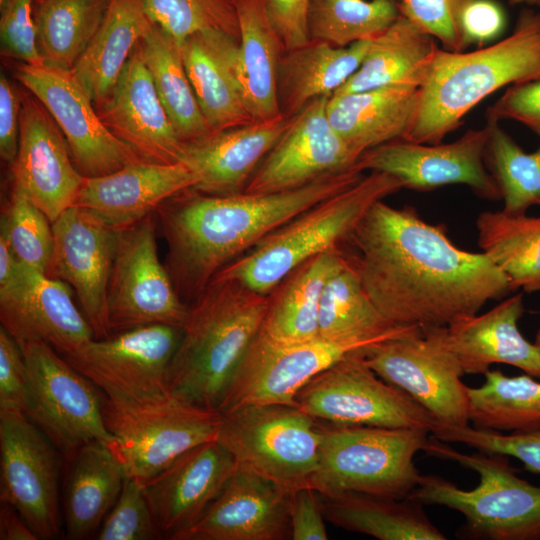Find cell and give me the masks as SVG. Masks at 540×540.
Wrapping results in <instances>:
<instances>
[{
	"label": "cell",
	"mask_w": 540,
	"mask_h": 540,
	"mask_svg": "<svg viewBox=\"0 0 540 540\" xmlns=\"http://www.w3.org/2000/svg\"><path fill=\"white\" fill-rule=\"evenodd\" d=\"M446 230L412 206L380 200L344 244L366 294L391 323L421 331L446 327L513 291L485 253L460 249Z\"/></svg>",
	"instance_id": "6da1fadb"
},
{
	"label": "cell",
	"mask_w": 540,
	"mask_h": 540,
	"mask_svg": "<svg viewBox=\"0 0 540 540\" xmlns=\"http://www.w3.org/2000/svg\"><path fill=\"white\" fill-rule=\"evenodd\" d=\"M364 176L355 166L296 189L268 194H207L193 188L161 204L166 268L181 297L193 301L225 266L299 214Z\"/></svg>",
	"instance_id": "7a4b0ae2"
},
{
	"label": "cell",
	"mask_w": 540,
	"mask_h": 540,
	"mask_svg": "<svg viewBox=\"0 0 540 540\" xmlns=\"http://www.w3.org/2000/svg\"><path fill=\"white\" fill-rule=\"evenodd\" d=\"M269 295L215 276L189 305L168 370L169 393L216 410L248 347L260 332Z\"/></svg>",
	"instance_id": "3957f363"
},
{
	"label": "cell",
	"mask_w": 540,
	"mask_h": 540,
	"mask_svg": "<svg viewBox=\"0 0 540 540\" xmlns=\"http://www.w3.org/2000/svg\"><path fill=\"white\" fill-rule=\"evenodd\" d=\"M540 78V12L524 9L513 32L471 52L438 49L419 87L402 140L437 144L466 114L506 85Z\"/></svg>",
	"instance_id": "277c9868"
},
{
	"label": "cell",
	"mask_w": 540,
	"mask_h": 540,
	"mask_svg": "<svg viewBox=\"0 0 540 540\" xmlns=\"http://www.w3.org/2000/svg\"><path fill=\"white\" fill-rule=\"evenodd\" d=\"M403 188L395 176L372 171L351 187L321 201L270 233L215 276L269 295L290 272L308 259L342 247L376 202Z\"/></svg>",
	"instance_id": "5b68a950"
},
{
	"label": "cell",
	"mask_w": 540,
	"mask_h": 540,
	"mask_svg": "<svg viewBox=\"0 0 540 540\" xmlns=\"http://www.w3.org/2000/svg\"><path fill=\"white\" fill-rule=\"evenodd\" d=\"M423 451L476 472L479 484L465 490L441 476L422 475L406 499L461 513L462 535L472 539L540 540V487L518 477L508 456L462 453L433 436Z\"/></svg>",
	"instance_id": "8992f818"
},
{
	"label": "cell",
	"mask_w": 540,
	"mask_h": 540,
	"mask_svg": "<svg viewBox=\"0 0 540 540\" xmlns=\"http://www.w3.org/2000/svg\"><path fill=\"white\" fill-rule=\"evenodd\" d=\"M317 423L319 454L310 487L320 495L354 492L405 499L419 484L422 474L414 458L424 450L429 432Z\"/></svg>",
	"instance_id": "52a82bcc"
},
{
	"label": "cell",
	"mask_w": 540,
	"mask_h": 540,
	"mask_svg": "<svg viewBox=\"0 0 540 540\" xmlns=\"http://www.w3.org/2000/svg\"><path fill=\"white\" fill-rule=\"evenodd\" d=\"M219 413L216 440L238 464L290 492L310 486L320 441L315 418L289 404H245Z\"/></svg>",
	"instance_id": "ba28073f"
},
{
	"label": "cell",
	"mask_w": 540,
	"mask_h": 540,
	"mask_svg": "<svg viewBox=\"0 0 540 540\" xmlns=\"http://www.w3.org/2000/svg\"><path fill=\"white\" fill-rule=\"evenodd\" d=\"M103 416L112 435L108 444L126 477L149 480L185 451L216 440L221 416L171 394L142 403H116L103 397Z\"/></svg>",
	"instance_id": "9c48e42d"
},
{
	"label": "cell",
	"mask_w": 540,
	"mask_h": 540,
	"mask_svg": "<svg viewBox=\"0 0 540 540\" xmlns=\"http://www.w3.org/2000/svg\"><path fill=\"white\" fill-rule=\"evenodd\" d=\"M295 405L313 418L337 424L419 429L429 433L434 417L408 394L379 377L364 349L334 363L303 386Z\"/></svg>",
	"instance_id": "30bf717a"
},
{
	"label": "cell",
	"mask_w": 540,
	"mask_h": 540,
	"mask_svg": "<svg viewBox=\"0 0 540 540\" xmlns=\"http://www.w3.org/2000/svg\"><path fill=\"white\" fill-rule=\"evenodd\" d=\"M28 373L26 415L69 459L85 444H109L112 435L103 416V397L83 374L42 341L20 347Z\"/></svg>",
	"instance_id": "8fae6325"
},
{
	"label": "cell",
	"mask_w": 540,
	"mask_h": 540,
	"mask_svg": "<svg viewBox=\"0 0 540 540\" xmlns=\"http://www.w3.org/2000/svg\"><path fill=\"white\" fill-rule=\"evenodd\" d=\"M182 329L149 324L91 339L62 356L112 402L132 404L170 395L168 370Z\"/></svg>",
	"instance_id": "7c38bea8"
},
{
	"label": "cell",
	"mask_w": 540,
	"mask_h": 540,
	"mask_svg": "<svg viewBox=\"0 0 540 540\" xmlns=\"http://www.w3.org/2000/svg\"><path fill=\"white\" fill-rule=\"evenodd\" d=\"M156 212L119 230L108 294L111 333L149 324L182 329L189 305L178 295L156 241Z\"/></svg>",
	"instance_id": "4fadbf2b"
},
{
	"label": "cell",
	"mask_w": 540,
	"mask_h": 540,
	"mask_svg": "<svg viewBox=\"0 0 540 540\" xmlns=\"http://www.w3.org/2000/svg\"><path fill=\"white\" fill-rule=\"evenodd\" d=\"M370 368L448 426L469 425L467 386L459 364L434 328L364 349Z\"/></svg>",
	"instance_id": "5bb4252c"
},
{
	"label": "cell",
	"mask_w": 540,
	"mask_h": 540,
	"mask_svg": "<svg viewBox=\"0 0 540 540\" xmlns=\"http://www.w3.org/2000/svg\"><path fill=\"white\" fill-rule=\"evenodd\" d=\"M373 344L376 343L334 342L319 337L281 342L260 330L239 363L218 412L245 404L295 405L297 393L313 377Z\"/></svg>",
	"instance_id": "9a60e30c"
},
{
	"label": "cell",
	"mask_w": 540,
	"mask_h": 540,
	"mask_svg": "<svg viewBox=\"0 0 540 540\" xmlns=\"http://www.w3.org/2000/svg\"><path fill=\"white\" fill-rule=\"evenodd\" d=\"M17 78L48 110L84 177L108 175L143 160L104 125L71 71L22 63Z\"/></svg>",
	"instance_id": "2e32d148"
},
{
	"label": "cell",
	"mask_w": 540,
	"mask_h": 540,
	"mask_svg": "<svg viewBox=\"0 0 540 540\" xmlns=\"http://www.w3.org/2000/svg\"><path fill=\"white\" fill-rule=\"evenodd\" d=\"M59 462L25 412L0 410V500L15 508L39 539L59 534Z\"/></svg>",
	"instance_id": "e0dca14e"
},
{
	"label": "cell",
	"mask_w": 540,
	"mask_h": 540,
	"mask_svg": "<svg viewBox=\"0 0 540 540\" xmlns=\"http://www.w3.org/2000/svg\"><path fill=\"white\" fill-rule=\"evenodd\" d=\"M489 127L470 129L451 143L423 144L394 140L364 152L355 164L361 171L384 172L404 188L429 191L461 184L479 198L501 200L499 188L485 164Z\"/></svg>",
	"instance_id": "ac0fdd59"
},
{
	"label": "cell",
	"mask_w": 540,
	"mask_h": 540,
	"mask_svg": "<svg viewBox=\"0 0 540 540\" xmlns=\"http://www.w3.org/2000/svg\"><path fill=\"white\" fill-rule=\"evenodd\" d=\"M331 96L310 101L297 114L254 171L243 192L268 194L296 189L324 175L353 168L358 158L333 129Z\"/></svg>",
	"instance_id": "d6986e66"
},
{
	"label": "cell",
	"mask_w": 540,
	"mask_h": 540,
	"mask_svg": "<svg viewBox=\"0 0 540 540\" xmlns=\"http://www.w3.org/2000/svg\"><path fill=\"white\" fill-rule=\"evenodd\" d=\"M52 231L46 274L72 288L95 339L109 336L107 294L119 230L72 206L52 222Z\"/></svg>",
	"instance_id": "ffe728a7"
},
{
	"label": "cell",
	"mask_w": 540,
	"mask_h": 540,
	"mask_svg": "<svg viewBox=\"0 0 540 540\" xmlns=\"http://www.w3.org/2000/svg\"><path fill=\"white\" fill-rule=\"evenodd\" d=\"M73 294L65 282L18 262L0 287L1 326L20 347L42 341L61 355L71 353L94 338Z\"/></svg>",
	"instance_id": "44dd1931"
},
{
	"label": "cell",
	"mask_w": 540,
	"mask_h": 540,
	"mask_svg": "<svg viewBox=\"0 0 540 540\" xmlns=\"http://www.w3.org/2000/svg\"><path fill=\"white\" fill-rule=\"evenodd\" d=\"M12 166L14 189L54 222L75 205L85 177L77 170L58 125L34 96L22 98L20 134Z\"/></svg>",
	"instance_id": "7402d4cb"
},
{
	"label": "cell",
	"mask_w": 540,
	"mask_h": 540,
	"mask_svg": "<svg viewBox=\"0 0 540 540\" xmlns=\"http://www.w3.org/2000/svg\"><path fill=\"white\" fill-rule=\"evenodd\" d=\"M237 462L217 440L185 451L158 474L142 483L162 535L179 540L219 496Z\"/></svg>",
	"instance_id": "603a6c76"
},
{
	"label": "cell",
	"mask_w": 540,
	"mask_h": 540,
	"mask_svg": "<svg viewBox=\"0 0 540 540\" xmlns=\"http://www.w3.org/2000/svg\"><path fill=\"white\" fill-rule=\"evenodd\" d=\"M290 494L237 463L219 496L179 540L291 539Z\"/></svg>",
	"instance_id": "cb8c5ba5"
},
{
	"label": "cell",
	"mask_w": 540,
	"mask_h": 540,
	"mask_svg": "<svg viewBox=\"0 0 540 540\" xmlns=\"http://www.w3.org/2000/svg\"><path fill=\"white\" fill-rule=\"evenodd\" d=\"M139 43L111 93L95 108L104 125L143 160L177 163L185 142L159 99Z\"/></svg>",
	"instance_id": "d4e9b609"
},
{
	"label": "cell",
	"mask_w": 540,
	"mask_h": 540,
	"mask_svg": "<svg viewBox=\"0 0 540 540\" xmlns=\"http://www.w3.org/2000/svg\"><path fill=\"white\" fill-rule=\"evenodd\" d=\"M197 175L184 163H131L111 174L85 177L74 206L120 230L154 213L171 197L196 187Z\"/></svg>",
	"instance_id": "484cf974"
},
{
	"label": "cell",
	"mask_w": 540,
	"mask_h": 540,
	"mask_svg": "<svg viewBox=\"0 0 540 540\" xmlns=\"http://www.w3.org/2000/svg\"><path fill=\"white\" fill-rule=\"evenodd\" d=\"M523 313V295L519 293L502 299L485 313L434 329L464 375H484L492 364L501 363L540 380V349L518 328Z\"/></svg>",
	"instance_id": "4316f807"
},
{
	"label": "cell",
	"mask_w": 540,
	"mask_h": 540,
	"mask_svg": "<svg viewBox=\"0 0 540 540\" xmlns=\"http://www.w3.org/2000/svg\"><path fill=\"white\" fill-rule=\"evenodd\" d=\"M291 117L253 121L186 142L181 157L198 177L193 189L207 194L243 192L263 158L287 129Z\"/></svg>",
	"instance_id": "83f0119b"
},
{
	"label": "cell",
	"mask_w": 540,
	"mask_h": 540,
	"mask_svg": "<svg viewBox=\"0 0 540 540\" xmlns=\"http://www.w3.org/2000/svg\"><path fill=\"white\" fill-rule=\"evenodd\" d=\"M182 60L211 132L253 122L244 99L239 39L216 30L189 36Z\"/></svg>",
	"instance_id": "f1b7e54d"
},
{
	"label": "cell",
	"mask_w": 540,
	"mask_h": 540,
	"mask_svg": "<svg viewBox=\"0 0 540 540\" xmlns=\"http://www.w3.org/2000/svg\"><path fill=\"white\" fill-rule=\"evenodd\" d=\"M418 97L419 87L412 85L332 95L327 114L333 129L359 159L367 150L403 139Z\"/></svg>",
	"instance_id": "f546056e"
},
{
	"label": "cell",
	"mask_w": 540,
	"mask_h": 540,
	"mask_svg": "<svg viewBox=\"0 0 540 540\" xmlns=\"http://www.w3.org/2000/svg\"><path fill=\"white\" fill-rule=\"evenodd\" d=\"M348 264L343 247L320 253L290 272L269 294L261 331L281 342L318 337L321 297L329 278Z\"/></svg>",
	"instance_id": "4dcf8cb0"
},
{
	"label": "cell",
	"mask_w": 540,
	"mask_h": 540,
	"mask_svg": "<svg viewBox=\"0 0 540 540\" xmlns=\"http://www.w3.org/2000/svg\"><path fill=\"white\" fill-rule=\"evenodd\" d=\"M153 24L144 0H109L100 27L71 70L94 106L111 93L134 48Z\"/></svg>",
	"instance_id": "1f68e13d"
},
{
	"label": "cell",
	"mask_w": 540,
	"mask_h": 540,
	"mask_svg": "<svg viewBox=\"0 0 540 540\" xmlns=\"http://www.w3.org/2000/svg\"><path fill=\"white\" fill-rule=\"evenodd\" d=\"M371 39L347 47L310 40L285 51L279 64L277 91L282 115L292 117L310 101L332 96L359 68Z\"/></svg>",
	"instance_id": "d6a6232c"
},
{
	"label": "cell",
	"mask_w": 540,
	"mask_h": 540,
	"mask_svg": "<svg viewBox=\"0 0 540 540\" xmlns=\"http://www.w3.org/2000/svg\"><path fill=\"white\" fill-rule=\"evenodd\" d=\"M438 49L433 36L400 13L372 38L359 68L333 95L388 85L420 87Z\"/></svg>",
	"instance_id": "836d02e7"
},
{
	"label": "cell",
	"mask_w": 540,
	"mask_h": 540,
	"mask_svg": "<svg viewBox=\"0 0 540 540\" xmlns=\"http://www.w3.org/2000/svg\"><path fill=\"white\" fill-rule=\"evenodd\" d=\"M244 99L253 121L282 115L277 91L283 42L267 14L266 0H234Z\"/></svg>",
	"instance_id": "e575fe53"
},
{
	"label": "cell",
	"mask_w": 540,
	"mask_h": 540,
	"mask_svg": "<svg viewBox=\"0 0 540 540\" xmlns=\"http://www.w3.org/2000/svg\"><path fill=\"white\" fill-rule=\"evenodd\" d=\"M126 478L122 464L105 442L82 446L72 458L64 495L66 537L81 540L101 524Z\"/></svg>",
	"instance_id": "d590c367"
},
{
	"label": "cell",
	"mask_w": 540,
	"mask_h": 540,
	"mask_svg": "<svg viewBox=\"0 0 540 540\" xmlns=\"http://www.w3.org/2000/svg\"><path fill=\"white\" fill-rule=\"evenodd\" d=\"M319 497L324 518L348 531L379 540L447 539L425 514L423 505L406 498L354 492Z\"/></svg>",
	"instance_id": "8d00e7d4"
},
{
	"label": "cell",
	"mask_w": 540,
	"mask_h": 540,
	"mask_svg": "<svg viewBox=\"0 0 540 540\" xmlns=\"http://www.w3.org/2000/svg\"><path fill=\"white\" fill-rule=\"evenodd\" d=\"M421 332L417 327L388 321L366 294L349 260L327 281L319 308V338L334 342L378 343Z\"/></svg>",
	"instance_id": "74e56055"
},
{
	"label": "cell",
	"mask_w": 540,
	"mask_h": 540,
	"mask_svg": "<svg viewBox=\"0 0 540 540\" xmlns=\"http://www.w3.org/2000/svg\"><path fill=\"white\" fill-rule=\"evenodd\" d=\"M477 243L513 290L540 291V216L484 211L476 218Z\"/></svg>",
	"instance_id": "f35d334b"
},
{
	"label": "cell",
	"mask_w": 540,
	"mask_h": 540,
	"mask_svg": "<svg viewBox=\"0 0 540 540\" xmlns=\"http://www.w3.org/2000/svg\"><path fill=\"white\" fill-rule=\"evenodd\" d=\"M139 45L159 99L182 141L192 142L210 135L212 132L194 93L177 43L153 24Z\"/></svg>",
	"instance_id": "ab89813d"
},
{
	"label": "cell",
	"mask_w": 540,
	"mask_h": 540,
	"mask_svg": "<svg viewBox=\"0 0 540 540\" xmlns=\"http://www.w3.org/2000/svg\"><path fill=\"white\" fill-rule=\"evenodd\" d=\"M109 0H33L42 64L71 71L100 27Z\"/></svg>",
	"instance_id": "60d3db41"
},
{
	"label": "cell",
	"mask_w": 540,
	"mask_h": 540,
	"mask_svg": "<svg viewBox=\"0 0 540 540\" xmlns=\"http://www.w3.org/2000/svg\"><path fill=\"white\" fill-rule=\"evenodd\" d=\"M480 387L467 386L469 423L504 433L540 430V381L488 370Z\"/></svg>",
	"instance_id": "b9f144b4"
},
{
	"label": "cell",
	"mask_w": 540,
	"mask_h": 540,
	"mask_svg": "<svg viewBox=\"0 0 540 540\" xmlns=\"http://www.w3.org/2000/svg\"><path fill=\"white\" fill-rule=\"evenodd\" d=\"M400 14L398 0H310V40L347 47L384 31Z\"/></svg>",
	"instance_id": "7bdbcfd3"
},
{
	"label": "cell",
	"mask_w": 540,
	"mask_h": 540,
	"mask_svg": "<svg viewBox=\"0 0 540 540\" xmlns=\"http://www.w3.org/2000/svg\"><path fill=\"white\" fill-rule=\"evenodd\" d=\"M489 138L485 164L494 178L503 201V211L523 214L540 206V145L526 153L499 125V121L486 116Z\"/></svg>",
	"instance_id": "ee69618b"
},
{
	"label": "cell",
	"mask_w": 540,
	"mask_h": 540,
	"mask_svg": "<svg viewBox=\"0 0 540 540\" xmlns=\"http://www.w3.org/2000/svg\"><path fill=\"white\" fill-rule=\"evenodd\" d=\"M150 20L180 47L191 35L208 30L239 39L234 0H144Z\"/></svg>",
	"instance_id": "f6af8a7d"
},
{
	"label": "cell",
	"mask_w": 540,
	"mask_h": 540,
	"mask_svg": "<svg viewBox=\"0 0 540 540\" xmlns=\"http://www.w3.org/2000/svg\"><path fill=\"white\" fill-rule=\"evenodd\" d=\"M0 233L9 242L19 263L47 273L53 251L52 223L16 189L1 215Z\"/></svg>",
	"instance_id": "bcb514c9"
},
{
	"label": "cell",
	"mask_w": 540,
	"mask_h": 540,
	"mask_svg": "<svg viewBox=\"0 0 540 540\" xmlns=\"http://www.w3.org/2000/svg\"><path fill=\"white\" fill-rule=\"evenodd\" d=\"M432 436L446 443H460L489 454L511 456L525 469L540 474V430L525 433H504L473 426L437 424Z\"/></svg>",
	"instance_id": "7dc6e473"
},
{
	"label": "cell",
	"mask_w": 540,
	"mask_h": 540,
	"mask_svg": "<svg viewBox=\"0 0 540 540\" xmlns=\"http://www.w3.org/2000/svg\"><path fill=\"white\" fill-rule=\"evenodd\" d=\"M158 529L140 481L126 477L118 499L103 522L99 540H151Z\"/></svg>",
	"instance_id": "c3c4849f"
},
{
	"label": "cell",
	"mask_w": 540,
	"mask_h": 540,
	"mask_svg": "<svg viewBox=\"0 0 540 540\" xmlns=\"http://www.w3.org/2000/svg\"><path fill=\"white\" fill-rule=\"evenodd\" d=\"M472 0H399L401 14L438 39L446 50L464 51L468 45L461 19Z\"/></svg>",
	"instance_id": "681fc988"
},
{
	"label": "cell",
	"mask_w": 540,
	"mask_h": 540,
	"mask_svg": "<svg viewBox=\"0 0 540 540\" xmlns=\"http://www.w3.org/2000/svg\"><path fill=\"white\" fill-rule=\"evenodd\" d=\"M0 7L2 52L26 64H42L37 47L33 0H4Z\"/></svg>",
	"instance_id": "f907efd6"
},
{
	"label": "cell",
	"mask_w": 540,
	"mask_h": 540,
	"mask_svg": "<svg viewBox=\"0 0 540 540\" xmlns=\"http://www.w3.org/2000/svg\"><path fill=\"white\" fill-rule=\"evenodd\" d=\"M28 373L22 350L14 338L0 327V410L26 413Z\"/></svg>",
	"instance_id": "816d5d0a"
},
{
	"label": "cell",
	"mask_w": 540,
	"mask_h": 540,
	"mask_svg": "<svg viewBox=\"0 0 540 540\" xmlns=\"http://www.w3.org/2000/svg\"><path fill=\"white\" fill-rule=\"evenodd\" d=\"M486 116L520 122L540 138V78L511 85Z\"/></svg>",
	"instance_id": "f5cc1de1"
},
{
	"label": "cell",
	"mask_w": 540,
	"mask_h": 540,
	"mask_svg": "<svg viewBox=\"0 0 540 540\" xmlns=\"http://www.w3.org/2000/svg\"><path fill=\"white\" fill-rule=\"evenodd\" d=\"M289 514L291 539L326 540L328 538L320 497L312 487L306 486L291 492Z\"/></svg>",
	"instance_id": "db71d44e"
},
{
	"label": "cell",
	"mask_w": 540,
	"mask_h": 540,
	"mask_svg": "<svg viewBox=\"0 0 540 540\" xmlns=\"http://www.w3.org/2000/svg\"><path fill=\"white\" fill-rule=\"evenodd\" d=\"M310 0H266L269 19L279 34L285 51L307 44L310 36L307 11Z\"/></svg>",
	"instance_id": "11a10c76"
},
{
	"label": "cell",
	"mask_w": 540,
	"mask_h": 540,
	"mask_svg": "<svg viewBox=\"0 0 540 540\" xmlns=\"http://www.w3.org/2000/svg\"><path fill=\"white\" fill-rule=\"evenodd\" d=\"M461 25L468 46L483 45L502 33L505 16L492 0H472L463 11Z\"/></svg>",
	"instance_id": "9f6ffc18"
},
{
	"label": "cell",
	"mask_w": 540,
	"mask_h": 540,
	"mask_svg": "<svg viewBox=\"0 0 540 540\" xmlns=\"http://www.w3.org/2000/svg\"><path fill=\"white\" fill-rule=\"evenodd\" d=\"M22 98L5 77H0V155L13 164L19 144Z\"/></svg>",
	"instance_id": "6f0895ef"
},
{
	"label": "cell",
	"mask_w": 540,
	"mask_h": 540,
	"mask_svg": "<svg viewBox=\"0 0 540 540\" xmlns=\"http://www.w3.org/2000/svg\"><path fill=\"white\" fill-rule=\"evenodd\" d=\"M36 533L11 505L1 503L0 540H37Z\"/></svg>",
	"instance_id": "680465c9"
},
{
	"label": "cell",
	"mask_w": 540,
	"mask_h": 540,
	"mask_svg": "<svg viewBox=\"0 0 540 540\" xmlns=\"http://www.w3.org/2000/svg\"><path fill=\"white\" fill-rule=\"evenodd\" d=\"M18 265L17 258L3 234L0 233V287L13 276Z\"/></svg>",
	"instance_id": "91938a15"
},
{
	"label": "cell",
	"mask_w": 540,
	"mask_h": 540,
	"mask_svg": "<svg viewBox=\"0 0 540 540\" xmlns=\"http://www.w3.org/2000/svg\"><path fill=\"white\" fill-rule=\"evenodd\" d=\"M508 2L512 5L527 4L540 7V0H508Z\"/></svg>",
	"instance_id": "94428289"
},
{
	"label": "cell",
	"mask_w": 540,
	"mask_h": 540,
	"mask_svg": "<svg viewBox=\"0 0 540 540\" xmlns=\"http://www.w3.org/2000/svg\"><path fill=\"white\" fill-rule=\"evenodd\" d=\"M540 349V329L538 330L537 334H536V338H535V342H534Z\"/></svg>",
	"instance_id": "6125c7cd"
},
{
	"label": "cell",
	"mask_w": 540,
	"mask_h": 540,
	"mask_svg": "<svg viewBox=\"0 0 540 540\" xmlns=\"http://www.w3.org/2000/svg\"><path fill=\"white\" fill-rule=\"evenodd\" d=\"M4 2V0H0V5Z\"/></svg>",
	"instance_id": "be15d7a7"
},
{
	"label": "cell",
	"mask_w": 540,
	"mask_h": 540,
	"mask_svg": "<svg viewBox=\"0 0 540 540\" xmlns=\"http://www.w3.org/2000/svg\"><path fill=\"white\" fill-rule=\"evenodd\" d=\"M399 1V0H398Z\"/></svg>",
	"instance_id": "e7e4bbea"
}]
</instances>
